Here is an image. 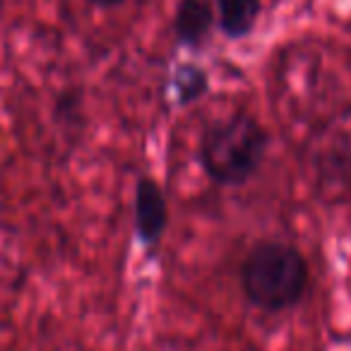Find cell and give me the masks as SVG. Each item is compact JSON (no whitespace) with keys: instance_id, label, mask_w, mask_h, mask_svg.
I'll return each instance as SVG.
<instances>
[{"instance_id":"2","label":"cell","mask_w":351,"mask_h":351,"mask_svg":"<svg viewBox=\"0 0 351 351\" xmlns=\"http://www.w3.org/2000/svg\"><path fill=\"white\" fill-rule=\"evenodd\" d=\"M267 152V132L248 113H234L207 128L200 145L205 173L219 186H243L260 169Z\"/></svg>"},{"instance_id":"4","label":"cell","mask_w":351,"mask_h":351,"mask_svg":"<svg viewBox=\"0 0 351 351\" xmlns=\"http://www.w3.org/2000/svg\"><path fill=\"white\" fill-rule=\"evenodd\" d=\"M173 29L183 44L200 46L212 29V10L205 0H181L176 10Z\"/></svg>"},{"instance_id":"7","label":"cell","mask_w":351,"mask_h":351,"mask_svg":"<svg viewBox=\"0 0 351 351\" xmlns=\"http://www.w3.org/2000/svg\"><path fill=\"white\" fill-rule=\"evenodd\" d=\"M92 3H97V5H118L123 0H92Z\"/></svg>"},{"instance_id":"6","label":"cell","mask_w":351,"mask_h":351,"mask_svg":"<svg viewBox=\"0 0 351 351\" xmlns=\"http://www.w3.org/2000/svg\"><path fill=\"white\" fill-rule=\"evenodd\" d=\"M176 84H178V99H181L183 104H188V101H193V99H197L207 89V77H205V73L197 68H183L181 73H178V77H176Z\"/></svg>"},{"instance_id":"5","label":"cell","mask_w":351,"mask_h":351,"mask_svg":"<svg viewBox=\"0 0 351 351\" xmlns=\"http://www.w3.org/2000/svg\"><path fill=\"white\" fill-rule=\"evenodd\" d=\"M219 27L229 39L250 34L260 17V0H217Z\"/></svg>"},{"instance_id":"1","label":"cell","mask_w":351,"mask_h":351,"mask_svg":"<svg viewBox=\"0 0 351 351\" xmlns=\"http://www.w3.org/2000/svg\"><path fill=\"white\" fill-rule=\"evenodd\" d=\"M241 287L255 308L267 313L296 306L308 289V263L289 243L263 241L241 265Z\"/></svg>"},{"instance_id":"3","label":"cell","mask_w":351,"mask_h":351,"mask_svg":"<svg viewBox=\"0 0 351 351\" xmlns=\"http://www.w3.org/2000/svg\"><path fill=\"white\" fill-rule=\"evenodd\" d=\"M169 224V207L159 183L142 176L135 186V229L147 245L154 248Z\"/></svg>"}]
</instances>
